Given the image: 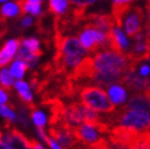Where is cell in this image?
<instances>
[{
  "mask_svg": "<svg viewBox=\"0 0 150 149\" xmlns=\"http://www.w3.org/2000/svg\"><path fill=\"white\" fill-rule=\"evenodd\" d=\"M93 57L94 72L103 74H114L117 77H123V74L129 69V57L127 54L117 53L111 49H103L96 51Z\"/></svg>",
  "mask_w": 150,
  "mask_h": 149,
  "instance_id": "6da1fadb",
  "label": "cell"
},
{
  "mask_svg": "<svg viewBox=\"0 0 150 149\" xmlns=\"http://www.w3.org/2000/svg\"><path fill=\"white\" fill-rule=\"evenodd\" d=\"M77 94L81 99V103L94 111L108 114H111L112 111H115V104L110 100L109 95L104 91V88L99 86L81 87Z\"/></svg>",
  "mask_w": 150,
  "mask_h": 149,
  "instance_id": "7a4b0ae2",
  "label": "cell"
},
{
  "mask_svg": "<svg viewBox=\"0 0 150 149\" xmlns=\"http://www.w3.org/2000/svg\"><path fill=\"white\" fill-rule=\"evenodd\" d=\"M109 123H120L123 126L133 127L138 131H149L150 130V114L143 113L138 110H131L121 106L120 109H115L111 113V116L106 118Z\"/></svg>",
  "mask_w": 150,
  "mask_h": 149,
  "instance_id": "3957f363",
  "label": "cell"
},
{
  "mask_svg": "<svg viewBox=\"0 0 150 149\" xmlns=\"http://www.w3.org/2000/svg\"><path fill=\"white\" fill-rule=\"evenodd\" d=\"M106 33L96 27L86 23L79 33V42L87 50L96 53L103 49H109V39Z\"/></svg>",
  "mask_w": 150,
  "mask_h": 149,
  "instance_id": "277c9868",
  "label": "cell"
},
{
  "mask_svg": "<svg viewBox=\"0 0 150 149\" xmlns=\"http://www.w3.org/2000/svg\"><path fill=\"white\" fill-rule=\"evenodd\" d=\"M145 13L140 6H132L125 15L122 26L125 27V32L128 37H134L140 31H143Z\"/></svg>",
  "mask_w": 150,
  "mask_h": 149,
  "instance_id": "5b68a950",
  "label": "cell"
},
{
  "mask_svg": "<svg viewBox=\"0 0 150 149\" xmlns=\"http://www.w3.org/2000/svg\"><path fill=\"white\" fill-rule=\"evenodd\" d=\"M50 137L56 140L62 149H78V140L71 131V127L66 126H51L49 128Z\"/></svg>",
  "mask_w": 150,
  "mask_h": 149,
  "instance_id": "8992f818",
  "label": "cell"
},
{
  "mask_svg": "<svg viewBox=\"0 0 150 149\" xmlns=\"http://www.w3.org/2000/svg\"><path fill=\"white\" fill-rule=\"evenodd\" d=\"M121 84L133 92H144L145 89L150 88V76L143 77L137 72V70L128 69L121 79Z\"/></svg>",
  "mask_w": 150,
  "mask_h": 149,
  "instance_id": "52a82bcc",
  "label": "cell"
},
{
  "mask_svg": "<svg viewBox=\"0 0 150 149\" xmlns=\"http://www.w3.org/2000/svg\"><path fill=\"white\" fill-rule=\"evenodd\" d=\"M3 142L6 143L11 149H31L28 145V138L18 130L10 127L9 123L5 125L3 132Z\"/></svg>",
  "mask_w": 150,
  "mask_h": 149,
  "instance_id": "ba28073f",
  "label": "cell"
},
{
  "mask_svg": "<svg viewBox=\"0 0 150 149\" xmlns=\"http://www.w3.org/2000/svg\"><path fill=\"white\" fill-rule=\"evenodd\" d=\"M71 131L76 139L83 145H89L94 143L95 140H98L100 133L94 126L89 123H79L77 126H73V127H71Z\"/></svg>",
  "mask_w": 150,
  "mask_h": 149,
  "instance_id": "9c48e42d",
  "label": "cell"
},
{
  "mask_svg": "<svg viewBox=\"0 0 150 149\" xmlns=\"http://www.w3.org/2000/svg\"><path fill=\"white\" fill-rule=\"evenodd\" d=\"M123 108L131 109V110H138V111H143V113L150 114V99L144 94L136 93L131 96L129 100L123 105Z\"/></svg>",
  "mask_w": 150,
  "mask_h": 149,
  "instance_id": "30bf717a",
  "label": "cell"
},
{
  "mask_svg": "<svg viewBox=\"0 0 150 149\" xmlns=\"http://www.w3.org/2000/svg\"><path fill=\"white\" fill-rule=\"evenodd\" d=\"M20 44V39H10L4 44V47L0 50V69L12 60V57L17 53Z\"/></svg>",
  "mask_w": 150,
  "mask_h": 149,
  "instance_id": "8fae6325",
  "label": "cell"
},
{
  "mask_svg": "<svg viewBox=\"0 0 150 149\" xmlns=\"http://www.w3.org/2000/svg\"><path fill=\"white\" fill-rule=\"evenodd\" d=\"M109 98L114 104H123L126 101L127 94L121 86L112 84L109 87Z\"/></svg>",
  "mask_w": 150,
  "mask_h": 149,
  "instance_id": "7c38bea8",
  "label": "cell"
},
{
  "mask_svg": "<svg viewBox=\"0 0 150 149\" xmlns=\"http://www.w3.org/2000/svg\"><path fill=\"white\" fill-rule=\"evenodd\" d=\"M70 0H49V11L60 17L66 13Z\"/></svg>",
  "mask_w": 150,
  "mask_h": 149,
  "instance_id": "4fadbf2b",
  "label": "cell"
},
{
  "mask_svg": "<svg viewBox=\"0 0 150 149\" xmlns=\"http://www.w3.org/2000/svg\"><path fill=\"white\" fill-rule=\"evenodd\" d=\"M21 6V13H31L33 16H38V15L42 12V6L40 3H33V1H21L20 3Z\"/></svg>",
  "mask_w": 150,
  "mask_h": 149,
  "instance_id": "5bb4252c",
  "label": "cell"
},
{
  "mask_svg": "<svg viewBox=\"0 0 150 149\" xmlns=\"http://www.w3.org/2000/svg\"><path fill=\"white\" fill-rule=\"evenodd\" d=\"M21 12V6L20 3H6L5 5L1 6V17L5 18H10L15 17Z\"/></svg>",
  "mask_w": 150,
  "mask_h": 149,
  "instance_id": "9a60e30c",
  "label": "cell"
},
{
  "mask_svg": "<svg viewBox=\"0 0 150 149\" xmlns=\"http://www.w3.org/2000/svg\"><path fill=\"white\" fill-rule=\"evenodd\" d=\"M28 69V66L25 61H22V60H18V59H16V61H15L12 65H11V73H12V76L15 78H18L21 79L22 77L25 76V73Z\"/></svg>",
  "mask_w": 150,
  "mask_h": 149,
  "instance_id": "2e32d148",
  "label": "cell"
},
{
  "mask_svg": "<svg viewBox=\"0 0 150 149\" xmlns=\"http://www.w3.org/2000/svg\"><path fill=\"white\" fill-rule=\"evenodd\" d=\"M0 83L5 91H10L13 86V76L10 70L1 69L0 70Z\"/></svg>",
  "mask_w": 150,
  "mask_h": 149,
  "instance_id": "e0dca14e",
  "label": "cell"
},
{
  "mask_svg": "<svg viewBox=\"0 0 150 149\" xmlns=\"http://www.w3.org/2000/svg\"><path fill=\"white\" fill-rule=\"evenodd\" d=\"M31 110V118L32 121L34 122V125L37 126V127H44V125L47 123V116L45 114L43 113V111L38 110L35 106L29 109Z\"/></svg>",
  "mask_w": 150,
  "mask_h": 149,
  "instance_id": "ac0fdd59",
  "label": "cell"
},
{
  "mask_svg": "<svg viewBox=\"0 0 150 149\" xmlns=\"http://www.w3.org/2000/svg\"><path fill=\"white\" fill-rule=\"evenodd\" d=\"M22 45H25L31 53H33L34 55L37 56H40L42 55V50L39 48V42L38 39L35 38H27V39H23L21 42Z\"/></svg>",
  "mask_w": 150,
  "mask_h": 149,
  "instance_id": "d6986e66",
  "label": "cell"
},
{
  "mask_svg": "<svg viewBox=\"0 0 150 149\" xmlns=\"http://www.w3.org/2000/svg\"><path fill=\"white\" fill-rule=\"evenodd\" d=\"M0 115L4 116L7 121H10V122H13V121H16V114H15V111L10 108V106H7L5 103H0Z\"/></svg>",
  "mask_w": 150,
  "mask_h": 149,
  "instance_id": "ffe728a7",
  "label": "cell"
},
{
  "mask_svg": "<svg viewBox=\"0 0 150 149\" xmlns=\"http://www.w3.org/2000/svg\"><path fill=\"white\" fill-rule=\"evenodd\" d=\"M71 4L77 9H86L87 6L94 4L96 0H70Z\"/></svg>",
  "mask_w": 150,
  "mask_h": 149,
  "instance_id": "44dd1931",
  "label": "cell"
},
{
  "mask_svg": "<svg viewBox=\"0 0 150 149\" xmlns=\"http://www.w3.org/2000/svg\"><path fill=\"white\" fill-rule=\"evenodd\" d=\"M139 74L140 76H143V77H146L150 74V66L148 64H139Z\"/></svg>",
  "mask_w": 150,
  "mask_h": 149,
  "instance_id": "7402d4cb",
  "label": "cell"
},
{
  "mask_svg": "<svg viewBox=\"0 0 150 149\" xmlns=\"http://www.w3.org/2000/svg\"><path fill=\"white\" fill-rule=\"evenodd\" d=\"M28 145H29V148H31V149H45V148H44L39 142H38V140H35V139H29L28 138Z\"/></svg>",
  "mask_w": 150,
  "mask_h": 149,
  "instance_id": "603a6c76",
  "label": "cell"
},
{
  "mask_svg": "<svg viewBox=\"0 0 150 149\" xmlns=\"http://www.w3.org/2000/svg\"><path fill=\"white\" fill-rule=\"evenodd\" d=\"M45 142H47V144H48V145H49L51 149H62L61 147H60V144L56 142V140H54V139H52L51 137H48Z\"/></svg>",
  "mask_w": 150,
  "mask_h": 149,
  "instance_id": "cb8c5ba5",
  "label": "cell"
},
{
  "mask_svg": "<svg viewBox=\"0 0 150 149\" xmlns=\"http://www.w3.org/2000/svg\"><path fill=\"white\" fill-rule=\"evenodd\" d=\"M145 11H146V23H145V27H150V0H145Z\"/></svg>",
  "mask_w": 150,
  "mask_h": 149,
  "instance_id": "d4e9b609",
  "label": "cell"
},
{
  "mask_svg": "<svg viewBox=\"0 0 150 149\" xmlns=\"http://www.w3.org/2000/svg\"><path fill=\"white\" fill-rule=\"evenodd\" d=\"M20 120H21V122L23 123L25 126H28L27 115H26V110H25V108H21V111H20Z\"/></svg>",
  "mask_w": 150,
  "mask_h": 149,
  "instance_id": "484cf974",
  "label": "cell"
},
{
  "mask_svg": "<svg viewBox=\"0 0 150 149\" xmlns=\"http://www.w3.org/2000/svg\"><path fill=\"white\" fill-rule=\"evenodd\" d=\"M33 23V20L31 18V17H23V18H22V21H21V26L22 27H29V26H31Z\"/></svg>",
  "mask_w": 150,
  "mask_h": 149,
  "instance_id": "4316f807",
  "label": "cell"
},
{
  "mask_svg": "<svg viewBox=\"0 0 150 149\" xmlns=\"http://www.w3.org/2000/svg\"><path fill=\"white\" fill-rule=\"evenodd\" d=\"M7 99H9V96H7L6 92L3 91V89H0V103H6Z\"/></svg>",
  "mask_w": 150,
  "mask_h": 149,
  "instance_id": "83f0119b",
  "label": "cell"
},
{
  "mask_svg": "<svg viewBox=\"0 0 150 149\" xmlns=\"http://www.w3.org/2000/svg\"><path fill=\"white\" fill-rule=\"evenodd\" d=\"M134 0H114L112 4H132Z\"/></svg>",
  "mask_w": 150,
  "mask_h": 149,
  "instance_id": "f1b7e54d",
  "label": "cell"
},
{
  "mask_svg": "<svg viewBox=\"0 0 150 149\" xmlns=\"http://www.w3.org/2000/svg\"><path fill=\"white\" fill-rule=\"evenodd\" d=\"M110 142V140H109ZM110 149H127L126 147L121 145V144H116V143H110Z\"/></svg>",
  "mask_w": 150,
  "mask_h": 149,
  "instance_id": "f546056e",
  "label": "cell"
},
{
  "mask_svg": "<svg viewBox=\"0 0 150 149\" xmlns=\"http://www.w3.org/2000/svg\"><path fill=\"white\" fill-rule=\"evenodd\" d=\"M145 35H146V40L150 43V27H145Z\"/></svg>",
  "mask_w": 150,
  "mask_h": 149,
  "instance_id": "4dcf8cb0",
  "label": "cell"
},
{
  "mask_svg": "<svg viewBox=\"0 0 150 149\" xmlns=\"http://www.w3.org/2000/svg\"><path fill=\"white\" fill-rule=\"evenodd\" d=\"M5 32H6V31H5V29H0V39H1V38H3V35L5 34Z\"/></svg>",
  "mask_w": 150,
  "mask_h": 149,
  "instance_id": "1f68e13d",
  "label": "cell"
},
{
  "mask_svg": "<svg viewBox=\"0 0 150 149\" xmlns=\"http://www.w3.org/2000/svg\"><path fill=\"white\" fill-rule=\"evenodd\" d=\"M28 1H33V3H40L42 0H28Z\"/></svg>",
  "mask_w": 150,
  "mask_h": 149,
  "instance_id": "d6a6232c",
  "label": "cell"
},
{
  "mask_svg": "<svg viewBox=\"0 0 150 149\" xmlns=\"http://www.w3.org/2000/svg\"><path fill=\"white\" fill-rule=\"evenodd\" d=\"M4 1H7V0H0V3H4Z\"/></svg>",
  "mask_w": 150,
  "mask_h": 149,
  "instance_id": "836d02e7",
  "label": "cell"
}]
</instances>
